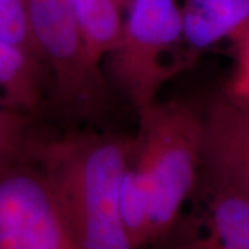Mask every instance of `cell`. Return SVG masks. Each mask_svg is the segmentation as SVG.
I'll return each instance as SVG.
<instances>
[{
    "instance_id": "1",
    "label": "cell",
    "mask_w": 249,
    "mask_h": 249,
    "mask_svg": "<svg viewBox=\"0 0 249 249\" xmlns=\"http://www.w3.org/2000/svg\"><path fill=\"white\" fill-rule=\"evenodd\" d=\"M134 142L112 134H72L39 148L72 249H133L119 212V186Z\"/></svg>"
},
{
    "instance_id": "2",
    "label": "cell",
    "mask_w": 249,
    "mask_h": 249,
    "mask_svg": "<svg viewBox=\"0 0 249 249\" xmlns=\"http://www.w3.org/2000/svg\"><path fill=\"white\" fill-rule=\"evenodd\" d=\"M139 114L140 134L132 162L145 178L151 198L152 245L175 227L196 190L204 114L178 101H157Z\"/></svg>"
},
{
    "instance_id": "3",
    "label": "cell",
    "mask_w": 249,
    "mask_h": 249,
    "mask_svg": "<svg viewBox=\"0 0 249 249\" xmlns=\"http://www.w3.org/2000/svg\"><path fill=\"white\" fill-rule=\"evenodd\" d=\"M115 49L111 72L118 88L139 112L157 103L169 76L163 57L183 39L178 0H130Z\"/></svg>"
},
{
    "instance_id": "4",
    "label": "cell",
    "mask_w": 249,
    "mask_h": 249,
    "mask_svg": "<svg viewBox=\"0 0 249 249\" xmlns=\"http://www.w3.org/2000/svg\"><path fill=\"white\" fill-rule=\"evenodd\" d=\"M24 3L36 46L53 73L61 101L76 109H94L104 101L106 85L82 47L73 0Z\"/></svg>"
},
{
    "instance_id": "5",
    "label": "cell",
    "mask_w": 249,
    "mask_h": 249,
    "mask_svg": "<svg viewBox=\"0 0 249 249\" xmlns=\"http://www.w3.org/2000/svg\"><path fill=\"white\" fill-rule=\"evenodd\" d=\"M0 249H72L39 163L18 158L0 166Z\"/></svg>"
},
{
    "instance_id": "6",
    "label": "cell",
    "mask_w": 249,
    "mask_h": 249,
    "mask_svg": "<svg viewBox=\"0 0 249 249\" xmlns=\"http://www.w3.org/2000/svg\"><path fill=\"white\" fill-rule=\"evenodd\" d=\"M199 173L249 201V106L230 94L216 98L204 114Z\"/></svg>"
},
{
    "instance_id": "7",
    "label": "cell",
    "mask_w": 249,
    "mask_h": 249,
    "mask_svg": "<svg viewBox=\"0 0 249 249\" xmlns=\"http://www.w3.org/2000/svg\"><path fill=\"white\" fill-rule=\"evenodd\" d=\"M202 191V204L194 217L145 249H249L248 199L206 180Z\"/></svg>"
},
{
    "instance_id": "8",
    "label": "cell",
    "mask_w": 249,
    "mask_h": 249,
    "mask_svg": "<svg viewBox=\"0 0 249 249\" xmlns=\"http://www.w3.org/2000/svg\"><path fill=\"white\" fill-rule=\"evenodd\" d=\"M183 39L194 50L234 37L249 22V0H187L181 7Z\"/></svg>"
},
{
    "instance_id": "9",
    "label": "cell",
    "mask_w": 249,
    "mask_h": 249,
    "mask_svg": "<svg viewBox=\"0 0 249 249\" xmlns=\"http://www.w3.org/2000/svg\"><path fill=\"white\" fill-rule=\"evenodd\" d=\"M130 0H73L80 43L93 65L98 67L119 40L124 11Z\"/></svg>"
},
{
    "instance_id": "10",
    "label": "cell",
    "mask_w": 249,
    "mask_h": 249,
    "mask_svg": "<svg viewBox=\"0 0 249 249\" xmlns=\"http://www.w3.org/2000/svg\"><path fill=\"white\" fill-rule=\"evenodd\" d=\"M40 60L0 37V98L6 107L32 109L42 96Z\"/></svg>"
},
{
    "instance_id": "11",
    "label": "cell",
    "mask_w": 249,
    "mask_h": 249,
    "mask_svg": "<svg viewBox=\"0 0 249 249\" xmlns=\"http://www.w3.org/2000/svg\"><path fill=\"white\" fill-rule=\"evenodd\" d=\"M119 212L133 249L151 245V198L142 173L130 160L119 186Z\"/></svg>"
},
{
    "instance_id": "12",
    "label": "cell",
    "mask_w": 249,
    "mask_h": 249,
    "mask_svg": "<svg viewBox=\"0 0 249 249\" xmlns=\"http://www.w3.org/2000/svg\"><path fill=\"white\" fill-rule=\"evenodd\" d=\"M0 37L43 61L29 27L24 0H0Z\"/></svg>"
},
{
    "instance_id": "13",
    "label": "cell",
    "mask_w": 249,
    "mask_h": 249,
    "mask_svg": "<svg viewBox=\"0 0 249 249\" xmlns=\"http://www.w3.org/2000/svg\"><path fill=\"white\" fill-rule=\"evenodd\" d=\"M24 124L21 118L0 107V166L21 158Z\"/></svg>"
},
{
    "instance_id": "14",
    "label": "cell",
    "mask_w": 249,
    "mask_h": 249,
    "mask_svg": "<svg viewBox=\"0 0 249 249\" xmlns=\"http://www.w3.org/2000/svg\"><path fill=\"white\" fill-rule=\"evenodd\" d=\"M234 39L237 42V70L229 94L249 106V22Z\"/></svg>"
}]
</instances>
